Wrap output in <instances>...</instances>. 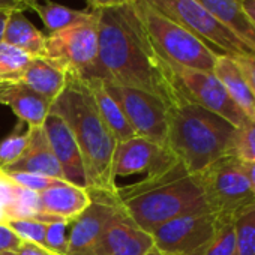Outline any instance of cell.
<instances>
[{"instance_id":"6da1fadb","label":"cell","mask_w":255,"mask_h":255,"mask_svg":"<svg viewBox=\"0 0 255 255\" xmlns=\"http://www.w3.org/2000/svg\"><path fill=\"white\" fill-rule=\"evenodd\" d=\"M96 12L99 51L95 78L156 95L170 107L182 99L171 69L155 50L132 0Z\"/></svg>"},{"instance_id":"7a4b0ae2","label":"cell","mask_w":255,"mask_h":255,"mask_svg":"<svg viewBox=\"0 0 255 255\" xmlns=\"http://www.w3.org/2000/svg\"><path fill=\"white\" fill-rule=\"evenodd\" d=\"M50 111L66 122L75 137L84 162L87 189L116 192L113 158L117 141L98 111L89 83L68 74L66 84L51 102Z\"/></svg>"},{"instance_id":"3957f363","label":"cell","mask_w":255,"mask_h":255,"mask_svg":"<svg viewBox=\"0 0 255 255\" xmlns=\"http://www.w3.org/2000/svg\"><path fill=\"white\" fill-rule=\"evenodd\" d=\"M116 195L125 212L147 233L170 219L207 209L198 176L179 159L137 183L117 186Z\"/></svg>"},{"instance_id":"277c9868","label":"cell","mask_w":255,"mask_h":255,"mask_svg":"<svg viewBox=\"0 0 255 255\" xmlns=\"http://www.w3.org/2000/svg\"><path fill=\"white\" fill-rule=\"evenodd\" d=\"M234 128L218 114L186 99L170 107L167 147L192 174L227 155Z\"/></svg>"},{"instance_id":"5b68a950","label":"cell","mask_w":255,"mask_h":255,"mask_svg":"<svg viewBox=\"0 0 255 255\" xmlns=\"http://www.w3.org/2000/svg\"><path fill=\"white\" fill-rule=\"evenodd\" d=\"M132 3L155 50L164 62L188 69L213 72L219 53L155 9L146 0H132Z\"/></svg>"},{"instance_id":"8992f818","label":"cell","mask_w":255,"mask_h":255,"mask_svg":"<svg viewBox=\"0 0 255 255\" xmlns=\"http://www.w3.org/2000/svg\"><path fill=\"white\" fill-rule=\"evenodd\" d=\"M197 176L204 203L219 221H234L255 204L243 162L233 156L225 155L219 158Z\"/></svg>"},{"instance_id":"52a82bcc","label":"cell","mask_w":255,"mask_h":255,"mask_svg":"<svg viewBox=\"0 0 255 255\" xmlns=\"http://www.w3.org/2000/svg\"><path fill=\"white\" fill-rule=\"evenodd\" d=\"M98 12L96 9L75 24L47 35L44 56L68 74L83 80L95 78L98 65Z\"/></svg>"},{"instance_id":"ba28073f","label":"cell","mask_w":255,"mask_h":255,"mask_svg":"<svg viewBox=\"0 0 255 255\" xmlns=\"http://www.w3.org/2000/svg\"><path fill=\"white\" fill-rule=\"evenodd\" d=\"M146 2L200 38L219 54L231 57L255 56L242 39L222 26L197 0H146Z\"/></svg>"},{"instance_id":"9c48e42d","label":"cell","mask_w":255,"mask_h":255,"mask_svg":"<svg viewBox=\"0 0 255 255\" xmlns=\"http://www.w3.org/2000/svg\"><path fill=\"white\" fill-rule=\"evenodd\" d=\"M105 86L122 107L137 137L167 146L170 105L164 99L138 89L116 86L111 83H105Z\"/></svg>"},{"instance_id":"30bf717a","label":"cell","mask_w":255,"mask_h":255,"mask_svg":"<svg viewBox=\"0 0 255 255\" xmlns=\"http://www.w3.org/2000/svg\"><path fill=\"white\" fill-rule=\"evenodd\" d=\"M168 66L171 69L174 84L183 99L218 114L233 126H240L248 120L245 114L233 104L227 90L213 72L188 69L174 65Z\"/></svg>"},{"instance_id":"8fae6325","label":"cell","mask_w":255,"mask_h":255,"mask_svg":"<svg viewBox=\"0 0 255 255\" xmlns=\"http://www.w3.org/2000/svg\"><path fill=\"white\" fill-rule=\"evenodd\" d=\"M219 219L209 209L185 213L156 227L150 234L162 254L191 255L216 231Z\"/></svg>"},{"instance_id":"7c38bea8","label":"cell","mask_w":255,"mask_h":255,"mask_svg":"<svg viewBox=\"0 0 255 255\" xmlns=\"http://www.w3.org/2000/svg\"><path fill=\"white\" fill-rule=\"evenodd\" d=\"M89 192V206L71 222L66 255H95L104 228L119 206L116 192L95 189Z\"/></svg>"},{"instance_id":"4fadbf2b","label":"cell","mask_w":255,"mask_h":255,"mask_svg":"<svg viewBox=\"0 0 255 255\" xmlns=\"http://www.w3.org/2000/svg\"><path fill=\"white\" fill-rule=\"evenodd\" d=\"M176 161L177 158L167 146L135 135L117 143L113 158V177L117 179L132 174L152 176L168 168Z\"/></svg>"},{"instance_id":"5bb4252c","label":"cell","mask_w":255,"mask_h":255,"mask_svg":"<svg viewBox=\"0 0 255 255\" xmlns=\"http://www.w3.org/2000/svg\"><path fill=\"white\" fill-rule=\"evenodd\" d=\"M153 246L152 234L141 230L119 203L104 228L95 255H146Z\"/></svg>"},{"instance_id":"9a60e30c","label":"cell","mask_w":255,"mask_h":255,"mask_svg":"<svg viewBox=\"0 0 255 255\" xmlns=\"http://www.w3.org/2000/svg\"><path fill=\"white\" fill-rule=\"evenodd\" d=\"M42 129L62 168L65 182L87 189L83 156L75 141V137L69 129V126L66 125V122L60 116L50 111L42 123Z\"/></svg>"},{"instance_id":"2e32d148","label":"cell","mask_w":255,"mask_h":255,"mask_svg":"<svg viewBox=\"0 0 255 255\" xmlns=\"http://www.w3.org/2000/svg\"><path fill=\"white\" fill-rule=\"evenodd\" d=\"M27 132H29V143L23 155L14 164L6 165L0 170L3 173H32V174L65 180L62 168L48 144L42 126L29 128Z\"/></svg>"},{"instance_id":"e0dca14e","label":"cell","mask_w":255,"mask_h":255,"mask_svg":"<svg viewBox=\"0 0 255 255\" xmlns=\"http://www.w3.org/2000/svg\"><path fill=\"white\" fill-rule=\"evenodd\" d=\"M0 105L9 107L29 128L42 126L51 102L15 80L0 81Z\"/></svg>"},{"instance_id":"ac0fdd59","label":"cell","mask_w":255,"mask_h":255,"mask_svg":"<svg viewBox=\"0 0 255 255\" xmlns=\"http://www.w3.org/2000/svg\"><path fill=\"white\" fill-rule=\"evenodd\" d=\"M213 74L227 90L233 104L245 114L246 119H255V93L234 57L219 54Z\"/></svg>"},{"instance_id":"d6986e66","label":"cell","mask_w":255,"mask_h":255,"mask_svg":"<svg viewBox=\"0 0 255 255\" xmlns=\"http://www.w3.org/2000/svg\"><path fill=\"white\" fill-rule=\"evenodd\" d=\"M42 212L71 224L90 203L89 189L62 182L39 194Z\"/></svg>"},{"instance_id":"ffe728a7","label":"cell","mask_w":255,"mask_h":255,"mask_svg":"<svg viewBox=\"0 0 255 255\" xmlns=\"http://www.w3.org/2000/svg\"><path fill=\"white\" fill-rule=\"evenodd\" d=\"M68 80V72L45 57H32L29 65L15 78L53 102L63 90Z\"/></svg>"},{"instance_id":"44dd1931","label":"cell","mask_w":255,"mask_h":255,"mask_svg":"<svg viewBox=\"0 0 255 255\" xmlns=\"http://www.w3.org/2000/svg\"><path fill=\"white\" fill-rule=\"evenodd\" d=\"M197 2L255 53V26L242 11L237 0H197Z\"/></svg>"},{"instance_id":"7402d4cb","label":"cell","mask_w":255,"mask_h":255,"mask_svg":"<svg viewBox=\"0 0 255 255\" xmlns=\"http://www.w3.org/2000/svg\"><path fill=\"white\" fill-rule=\"evenodd\" d=\"M86 81L90 86V90L93 93L98 111H99L104 123L110 129V132L116 138V141L120 143V141H126V140L135 137V134L132 131L129 122H128L122 107L111 96V93L107 90L105 83L102 80H98V78L86 80Z\"/></svg>"},{"instance_id":"603a6c76","label":"cell","mask_w":255,"mask_h":255,"mask_svg":"<svg viewBox=\"0 0 255 255\" xmlns=\"http://www.w3.org/2000/svg\"><path fill=\"white\" fill-rule=\"evenodd\" d=\"M45 39L47 36L27 20L24 11H11L3 42L26 51L32 57H42Z\"/></svg>"},{"instance_id":"cb8c5ba5","label":"cell","mask_w":255,"mask_h":255,"mask_svg":"<svg viewBox=\"0 0 255 255\" xmlns=\"http://www.w3.org/2000/svg\"><path fill=\"white\" fill-rule=\"evenodd\" d=\"M27 9H32L38 14L45 29L48 30V35L75 24L89 14V11L68 8L65 5L51 2V0H45L44 3H39L38 0H35V2L27 5Z\"/></svg>"},{"instance_id":"d4e9b609","label":"cell","mask_w":255,"mask_h":255,"mask_svg":"<svg viewBox=\"0 0 255 255\" xmlns=\"http://www.w3.org/2000/svg\"><path fill=\"white\" fill-rule=\"evenodd\" d=\"M227 155L240 162H255V119H248L234 128Z\"/></svg>"},{"instance_id":"484cf974","label":"cell","mask_w":255,"mask_h":255,"mask_svg":"<svg viewBox=\"0 0 255 255\" xmlns=\"http://www.w3.org/2000/svg\"><path fill=\"white\" fill-rule=\"evenodd\" d=\"M191 255H236L234 221H219L213 236Z\"/></svg>"},{"instance_id":"4316f807","label":"cell","mask_w":255,"mask_h":255,"mask_svg":"<svg viewBox=\"0 0 255 255\" xmlns=\"http://www.w3.org/2000/svg\"><path fill=\"white\" fill-rule=\"evenodd\" d=\"M236 255H255V204L234 219Z\"/></svg>"},{"instance_id":"83f0119b","label":"cell","mask_w":255,"mask_h":255,"mask_svg":"<svg viewBox=\"0 0 255 255\" xmlns=\"http://www.w3.org/2000/svg\"><path fill=\"white\" fill-rule=\"evenodd\" d=\"M41 212L42 207H41L39 194L24 189L21 186L17 188V194L11 206L5 209L6 222L14 219H35Z\"/></svg>"},{"instance_id":"f1b7e54d","label":"cell","mask_w":255,"mask_h":255,"mask_svg":"<svg viewBox=\"0 0 255 255\" xmlns=\"http://www.w3.org/2000/svg\"><path fill=\"white\" fill-rule=\"evenodd\" d=\"M30 60L32 56L26 51L2 42L0 44V80H15Z\"/></svg>"},{"instance_id":"f546056e","label":"cell","mask_w":255,"mask_h":255,"mask_svg":"<svg viewBox=\"0 0 255 255\" xmlns=\"http://www.w3.org/2000/svg\"><path fill=\"white\" fill-rule=\"evenodd\" d=\"M6 225L23 240L29 243H35L38 246L45 248V233L47 225L33 219H14L8 221Z\"/></svg>"},{"instance_id":"4dcf8cb0","label":"cell","mask_w":255,"mask_h":255,"mask_svg":"<svg viewBox=\"0 0 255 255\" xmlns=\"http://www.w3.org/2000/svg\"><path fill=\"white\" fill-rule=\"evenodd\" d=\"M29 143V132L12 134L0 141V168L14 164L23 155Z\"/></svg>"},{"instance_id":"1f68e13d","label":"cell","mask_w":255,"mask_h":255,"mask_svg":"<svg viewBox=\"0 0 255 255\" xmlns=\"http://www.w3.org/2000/svg\"><path fill=\"white\" fill-rule=\"evenodd\" d=\"M8 174L18 186L29 189L32 192L41 194L48 188H53L65 180H59V179H53V177H47V176H39V174H32V173H5Z\"/></svg>"},{"instance_id":"d6a6232c","label":"cell","mask_w":255,"mask_h":255,"mask_svg":"<svg viewBox=\"0 0 255 255\" xmlns=\"http://www.w3.org/2000/svg\"><path fill=\"white\" fill-rule=\"evenodd\" d=\"M69 224L57 222L48 224L45 233V248L56 252L57 255H66L68 252V227Z\"/></svg>"},{"instance_id":"836d02e7","label":"cell","mask_w":255,"mask_h":255,"mask_svg":"<svg viewBox=\"0 0 255 255\" xmlns=\"http://www.w3.org/2000/svg\"><path fill=\"white\" fill-rule=\"evenodd\" d=\"M18 185L2 170H0V206L8 209L15 198Z\"/></svg>"},{"instance_id":"e575fe53","label":"cell","mask_w":255,"mask_h":255,"mask_svg":"<svg viewBox=\"0 0 255 255\" xmlns=\"http://www.w3.org/2000/svg\"><path fill=\"white\" fill-rule=\"evenodd\" d=\"M23 240L6 225L0 224V252H17Z\"/></svg>"},{"instance_id":"d590c367","label":"cell","mask_w":255,"mask_h":255,"mask_svg":"<svg viewBox=\"0 0 255 255\" xmlns=\"http://www.w3.org/2000/svg\"><path fill=\"white\" fill-rule=\"evenodd\" d=\"M239 66L242 68L243 74L246 75L254 93H255V56H242V57H234Z\"/></svg>"},{"instance_id":"8d00e7d4","label":"cell","mask_w":255,"mask_h":255,"mask_svg":"<svg viewBox=\"0 0 255 255\" xmlns=\"http://www.w3.org/2000/svg\"><path fill=\"white\" fill-rule=\"evenodd\" d=\"M15 255H57L56 252L47 249V248H42V246H38L35 243H29V242H23L20 245V248L17 249Z\"/></svg>"},{"instance_id":"74e56055","label":"cell","mask_w":255,"mask_h":255,"mask_svg":"<svg viewBox=\"0 0 255 255\" xmlns=\"http://www.w3.org/2000/svg\"><path fill=\"white\" fill-rule=\"evenodd\" d=\"M242 11L246 14V17L251 20V23L255 26V0H237Z\"/></svg>"},{"instance_id":"f35d334b","label":"cell","mask_w":255,"mask_h":255,"mask_svg":"<svg viewBox=\"0 0 255 255\" xmlns=\"http://www.w3.org/2000/svg\"><path fill=\"white\" fill-rule=\"evenodd\" d=\"M0 9L8 11H26V3L21 0H0Z\"/></svg>"},{"instance_id":"ab89813d","label":"cell","mask_w":255,"mask_h":255,"mask_svg":"<svg viewBox=\"0 0 255 255\" xmlns=\"http://www.w3.org/2000/svg\"><path fill=\"white\" fill-rule=\"evenodd\" d=\"M243 168H245V174L249 182L251 191L255 197V162H243Z\"/></svg>"},{"instance_id":"60d3db41","label":"cell","mask_w":255,"mask_h":255,"mask_svg":"<svg viewBox=\"0 0 255 255\" xmlns=\"http://www.w3.org/2000/svg\"><path fill=\"white\" fill-rule=\"evenodd\" d=\"M9 14H11V11H8V9H0V44L3 42V38H5V30H6Z\"/></svg>"},{"instance_id":"b9f144b4","label":"cell","mask_w":255,"mask_h":255,"mask_svg":"<svg viewBox=\"0 0 255 255\" xmlns=\"http://www.w3.org/2000/svg\"><path fill=\"white\" fill-rule=\"evenodd\" d=\"M122 2H125V0H102V6H113V5H120Z\"/></svg>"},{"instance_id":"7bdbcfd3","label":"cell","mask_w":255,"mask_h":255,"mask_svg":"<svg viewBox=\"0 0 255 255\" xmlns=\"http://www.w3.org/2000/svg\"><path fill=\"white\" fill-rule=\"evenodd\" d=\"M87 3L92 9H98L102 5V0H87Z\"/></svg>"},{"instance_id":"ee69618b","label":"cell","mask_w":255,"mask_h":255,"mask_svg":"<svg viewBox=\"0 0 255 255\" xmlns=\"http://www.w3.org/2000/svg\"><path fill=\"white\" fill-rule=\"evenodd\" d=\"M0 224H6V213L2 206H0Z\"/></svg>"},{"instance_id":"f6af8a7d","label":"cell","mask_w":255,"mask_h":255,"mask_svg":"<svg viewBox=\"0 0 255 255\" xmlns=\"http://www.w3.org/2000/svg\"><path fill=\"white\" fill-rule=\"evenodd\" d=\"M146 255H164V254H162V252H161V251H159L156 246H153V248H152V249H150V251H149Z\"/></svg>"},{"instance_id":"bcb514c9","label":"cell","mask_w":255,"mask_h":255,"mask_svg":"<svg viewBox=\"0 0 255 255\" xmlns=\"http://www.w3.org/2000/svg\"><path fill=\"white\" fill-rule=\"evenodd\" d=\"M0 255H15V252H0Z\"/></svg>"},{"instance_id":"7dc6e473","label":"cell","mask_w":255,"mask_h":255,"mask_svg":"<svg viewBox=\"0 0 255 255\" xmlns=\"http://www.w3.org/2000/svg\"><path fill=\"white\" fill-rule=\"evenodd\" d=\"M32 2H35V0H26V8H27V5L32 3Z\"/></svg>"},{"instance_id":"c3c4849f","label":"cell","mask_w":255,"mask_h":255,"mask_svg":"<svg viewBox=\"0 0 255 255\" xmlns=\"http://www.w3.org/2000/svg\"><path fill=\"white\" fill-rule=\"evenodd\" d=\"M164 255H177V254H164Z\"/></svg>"},{"instance_id":"681fc988","label":"cell","mask_w":255,"mask_h":255,"mask_svg":"<svg viewBox=\"0 0 255 255\" xmlns=\"http://www.w3.org/2000/svg\"><path fill=\"white\" fill-rule=\"evenodd\" d=\"M21 2H24V3H26V0H21Z\"/></svg>"},{"instance_id":"f907efd6","label":"cell","mask_w":255,"mask_h":255,"mask_svg":"<svg viewBox=\"0 0 255 255\" xmlns=\"http://www.w3.org/2000/svg\"><path fill=\"white\" fill-rule=\"evenodd\" d=\"M0 81H2V80H0Z\"/></svg>"}]
</instances>
